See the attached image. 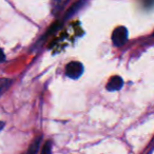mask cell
Here are the masks:
<instances>
[{"instance_id": "obj_6", "label": "cell", "mask_w": 154, "mask_h": 154, "mask_svg": "<svg viewBox=\"0 0 154 154\" xmlns=\"http://www.w3.org/2000/svg\"><path fill=\"white\" fill-rule=\"evenodd\" d=\"M40 154H52V143L51 141L48 140L47 143L43 145Z\"/></svg>"}, {"instance_id": "obj_4", "label": "cell", "mask_w": 154, "mask_h": 154, "mask_svg": "<svg viewBox=\"0 0 154 154\" xmlns=\"http://www.w3.org/2000/svg\"><path fill=\"white\" fill-rule=\"evenodd\" d=\"M85 5H86V2H85V1H78V2H75L74 5H73L72 7H71L70 9L68 10V12H66V15H64L63 19H68V18H71L73 15H75L77 12L79 11V10L82 9V8L84 7Z\"/></svg>"}, {"instance_id": "obj_5", "label": "cell", "mask_w": 154, "mask_h": 154, "mask_svg": "<svg viewBox=\"0 0 154 154\" xmlns=\"http://www.w3.org/2000/svg\"><path fill=\"white\" fill-rule=\"evenodd\" d=\"M40 143H41V137L38 136L34 141H33L32 145L29 147L28 151H26L24 154H37L38 153L39 147H40Z\"/></svg>"}, {"instance_id": "obj_8", "label": "cell", "mask_w": 154, "mask_h": 154, "mask_svg": "<svg viewBox=\"0 0 154 154\" xmlns=\"http://www.w3.org/2000/svg\"><path fill=\"white\" fill-rule=\"evenodd\" d=\"M5 52L2 51V50L0 49V62L5 61Z\"/></svg>"}, {"instance_id": "obj_3", "label": "cell", "mask_w": 154, "mask_h": 154, "mask_svg": "<svg viewBox=\"0 0 154 154\" xmlns=\"http://www.w3.org/2000/svg\"><path fill=\"white\" fill-rule=\"evenodd\" d=\"M122 85H124V80L120 76H113L109 79L107 84V90L114 92V91H117L119 89L122 88Z\"/></svg>"}, {"instance_id": "obj_9", "label": "cell", "mask_w": 154, "mask_h": 154, "mask_svg": "<svg viewBox=\"0 0 154 154\" xmlns=\"http://www.w3.org/2000/svg\"><path fill=\"white\" fill-rule=\"evenodd\" d=\"M3 126H5V122H0V130H2V129H3Z\"/></svg>"}, {"instance_id": "obj_2", "label": "cell", "mask_w": 154, "mask_h": 154, "mask_svg": "<svg viewBox=\"0 0 154 154\" xmlns=\"http://www.w3.org/2000/svg\"><path fill=\"white\" fill-rule=\"evenodd\" d=\"M128 39V30L126 26H117L113 31L112 34V41L116 47H122L126 43Z\"/></svg>"}, {"instance_id": "obj_1", "label": "cell", "mask_w": 154, "mask_h": 154, "mask_svg": "<svg viewBox=\"0 0 154 154\" xmlns=\"http://www.w3.org/2000/svg\"><path fill=\"white\" fill-rule=\"evenodd\" d=\"M84 73V66L79 61H71L66 66V75L69 78L77 79Z\"/></svg>"}, {"instance_id": "obj_7", "label": "cell", "mask_w": 154, "mask_h": 154, "mask_svg": "<svg viewBox=\"0 0 154 154\" xmlns=\"http://www.w3.org/2000/svg\"><path fill=\"white\" fill-rule=\"evenodd\" d=\"M11 82H12V80H10V79L3 80L2 84L0 85V95L2 94V93L5 92V91L7 90V89L9 88L10 86H11Z\"/></svg>"}, {"instance_id": "obj_10", "label": "cell", "mask_w": 154, "mask_h": 154, "mask_svg": "<svg viewBox=\"0 0 154 154\" xmlns=\"http://www.w3.org/2000/svg\"><path fill=\"white\" fill-rule=\"evenodd\" d=\"M152 36H154V34H152Z\"/></svg>"}]
</instances>
